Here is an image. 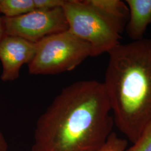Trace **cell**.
I'll use <instances>...</instances> for the list:
<instances>
[{"mask_svg":"<svg viewBox=\"0 0 151 151\" xmlns=\"http://www.w3.org/2000/svg\"><path fill=\"white\" fill-rule=\"evenodd\" d=\"M35 10H49L63 7L66 0H34Z\"/></svg>","mask_w":151,"mask_h":151,"instance_id":"7c38bea8","label":"cell"},{"mask_svg":"<svg viewBox=\"0 0 151 151\" xmlns=\"http://www.w3.org/2000/svg\"><path fill=\"white\" fill-rule=\"evenodd\" d=\"M91 57L90 44L68 30L44 38L36 43V52L28 65L30 74L55 75L73 70Z\"/></svg>","mask_w":151,"mask_h":151,"instance_id":"3957f363","label":"cell"},{"mask_svg":"<svg viewBox=\"0 0 151 151\" xmlns=\"http://www.w3.org/2000/svg\"><path fill=\"white\" fill-rule=\"evenodd\" d=\"M5 34L37 43L44 38L68 30L63 7L35 10L15 17L2 16Z\"/></svg>","mask_w":151,"mask_h":151,"instance_id":"5b68a950","label":"cell"},{"mask_svg":"<svg viewBox=\"0 0 151 151\" xmlns=\"http://www.w3.org/2000/svg\"><path fill=\"white\" fill-rule=\"evenodd\" d=\"M5 35V30L4 27V22L2 20V16H0V42L1 41L2 39Z\"/></svg>","mask_w":151,"mask_h":151,"instance_id":"5bb4252c","label":"cell"},{"mask_svg":"<svg viewBox=\"0 0 151 151\" xmlns=\"http://www.w3.org/2000/svg\"><path fill=\"white\" fill-rule=\"evenodd\" d=\"M127 146L128 142L126 139L119 137L113 132L98 151H125L127 148Z\"/></svg>","mask_w":151,"mask_h":151,"instance_id":"8fae6325","label":"cell"},{"mask_svg":"<svg viewBox=\"0 0 151 151\" xmlns=\"http://www.w3.org/2000/svg\"><path fill=\"white\" fill-rule=\"evenodd\" d=\"M63 8L68 30L90 44L91 57L109 53L120 44V35L83 1L66 0Z\"/></svg>","mask_w":151,"mask_h":151,"instance_id":"277c9868","label":"cell"},{"mask_svg":"<svg viewBox=\"0 0 151 151\" xmlns=\"http://www.w3.org/2000/svg\"><path fill=\"white\" fill-rule=\"evenodd\" d=\"M9 145L5 137L0 131V151H8Z\"/></svg>","mask_w":151,"mask_h":151,"instance_id":"4fadbf2b","label":"cell"},{"mask_svg":"<svg viewBox=\"0 0 151 151\" xmlns=\"http://www.w3.org/2000/svg\"><path fill=\"white\" fill-rule=\"evenodd\" d=\"M83 3L102 16L111 27L121 35L129 17L125 2L121 0H85Z\"/></svg>","mask_w":151,"mask_h":151,"instance_id":"52a82bcc","label":"cell"},{"mask_svg":"<svg viewBox=\"0 0 151 151\" xmlns=\"http://www.w3.org/2000/svg\"><path fill=\"white\" fill-rule=\"evenodd\" d=\"M35 52L36 44L18 37L5 35L0 42L2 81L17 79L22 66L30 63Z\"/></svg>","mask_w":151,"mask_h":151,"instance_id":"8992f818","label":"cell"},{"mask_svg":"<svg viewBox=\"0 0 151 151\" xmlns=\"http://www.w3.org/2000/svg\"><path fill=\"white\" fill-rule=\"evenodd\" d=\"M35 10L34 0H0V14L6 17L22 16Z\"/></svg>","mask_w":151,"mask_h":151,"instance_id":"9c48e42d","label":"cell"},{"mask_svg":"<svg viewBox=\"0 0 151 151\" xmlns=\"http://www.w3.org/2000/svg\"><path fill=\"white\" fill-rule=\"evenodd\" d=\"M111 113L103 82H73L38 118L31 151H98L113 132Z\"/></svg>","mask_w":151,"mask_h":151,"instance_id":"6da1fadb","label":"cell"},{"mask_svg":"<svg viewBox=\"0 0 151 151\" xmlns=\"http://www.w3.org/2000/svg\"><path fill=\"white\" fill-rule=\"evenodd\" d=\"M129 17L125 27L127 35L133 41L144 38L147 27L151 25V0H126Z\"/></svg>","mask_w":151,"mask_h":151,"instance_id":"ba28073f","label":"cell"},{"mask_svg":"<svg viewBox=\"0 0 151 151\" xmlns=\"http://www.w3.org/2000/svg\"><path fill=\"white\" fill-rule=\"evenodd\" d=\"M108 53L103 83L114 125L133 143L151 122V38L120 44Z\"/></svg>","mask_w":151,"mask_h":151,"instance_id":"7a4b0ae2","label":"cell"},{"mask_svg":"<svg viewBox=\"0 0 151 151\" xmlns=\"http://www.w3.org/2000/svg\"><path fill=\"white\" fill-rule=\"evenodd\" d=\"M125 151H151V122L143 130L133 145Z\"/></svg>","mask_w":151,"mask_h":151,"instance_id":"30bf717a","label":"cell"}]
</instances>
